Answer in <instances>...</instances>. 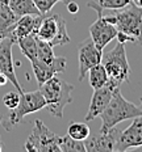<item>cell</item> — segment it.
I'll return each instance as SVG.
<instances>
[{
  "label": "cell",
  "mask_w": 142,
  "mask_h": 152,
  "mask_svg": "<svg viewBox=\"0 0 142 152\" xmlns=\"http://www.w3.org/2000/svg\"><path fill=\"white\" fill-rule=\"evenodd\" d=\"M30 63L38 85L43 84L46 80H49L53 76L65 72L66 66H67V61H66L65 56H55L52 63H43L38 61V59H36V61Z\"/></svg>",
  "instance_id": "13"
},
{
  "label": "cell",
  "mask_w": 142,
  "mask_h": 152,
  "mask_svg": "<svg viewBox=\"0 0 142 152\" xmlns=\"http://www.w3.org/2000/svg\"><path fill=\"white\" fill-rule=\"evenodd\" d=\"M43 107H46V101L40 89L33 92H23V93H20L18 105L11 110V113L8 115V121L3 122V126L5 127L7 131H9L11 127L23 122V119L28 114L40 112Z\"/></svg>",
  "instance_id": "4"
},
{
  "label": "cell",
  "mask_w": 142,
  "mask_h": 152,
  "mask_svg": "<svg viewBox=\"0 0 142 152\" xmlns=\"http://www.w3.org/2000/svg\"><path fill=\"white\" fill-rule=\"evenodd\" d=\"M34 4H36V7L38 8V11L41 12L42 15H46L47 12L52 11V8L54 7L57 3L62 1L65 3V4H67L70 0H33Z\"/></svg>",
  "instance_id": "24"
},
{
  "label": "cell",
  "mask_w": 142,
  "mask_h": 152,
  "mask_svg": "<svg viewBox=\"0 0 142 152\" xmlns=\"http://www.w3.org/2000/svg\"><path fill=\"white\" fill-rule=\"evenodd\" d=\"M142 115V107L129 102L120 92V88L115 91L109 104L100 114L102 117V127L100 131H108L109 129L117 126L125 119H133Z\"/></svg>",
  "instance_id": "2"
},
{
  "label": "cell",
  "mask_w": 142,
  "mask_h": 152,
  "mask_svg": "<svg viewBox=\"0 0 142 152\" xmlns=\"http://www.w3.org/2000/svg\"><path fill=\"white\" fill-rule=\"evenodd\" d=\"M1 119H3V118H1V115H0V125H1Z\"/></svg>",
  "instance_id": "31"
},
{
  "label": "cell",
  "mask_w": 142,
  "mask_h": 152,
  "mask_svg": "<svg viewBox=\"0 0 142 152\" xmlns=\"http://www.w3.org/2000/svg\"><path fill=\"white\" fill-rule=\"evenodd\" d=\"M138 147H142V115L133 118V122L128 129L120 131L116 151L124 152Z\"/></svg>",
  "instance_id": "12"
},
{
  "label": "cell",
  "mask_w": 142,
  "mask_h": 152,
  "mask_svg": "<svg viewBox=\"0 0 142 152\" xmlns=\"http://www.w3.org/2000/svg\"><path fill=\"white\" fill-rule=\"evenodd\" d=\"M8 5L17 17H21L24 15H42L33 0H9Z\"/></svg>",
  "instance_id": "16"
},
{
  "label": "cell",
  "mask_w": 142,
  "mask_h": 152,
  "mask_svg": "<svg viewBox=\"0 0 142 152\" xmlns=\"http://www.w3.org/2000/svg\"><path fill=\"white\" fill-rule=\"evenodd\" d=\"M116 39L118 42H122V43H126V42H135V39L133 37L128 36V34L122 33V31H117V36H116Z\"/></svg>",
  "instance_id": "26"
},
{
  "label": "cell",
  "mask_w": 142,
  "mask_h": 152,
  "mask_svg": "<svg viewBox=\"0 0 142 152\" xmlns=\"http://www.w3.org/2000/svg\"><path fill=\"white\" fill-rule=\"evenodd\" d=\"M58 139L59 135L46 127L41 119H36L32 134L25 142V150L29 152H61Z\"/></svg>",
  "instance_id": "6"
},
{
  "label": "cell",
  "mask_w": 142,
  "mask_h": 152,
  "mask_svg": "<svg viewBox=\"0 0 142 152\" xmlns=\"http://www.w3.org/2000/svg\"><path fill=\"white\" fill-rule=\"evenodd\" d=\"M43 16L45 15H24L21 17H18L17 21L15 23V28L12 30L11 38L15 42H17V39H20L25 36H29V34L36 36Z\"/></svg>",
  "instance_id": "14"
},
{
  "label": "cell",
  "mask_w": 142,
  "mask_h": 152,
  "mask_svg": "<svg viewBox=\"0 0 142 152\" xmlns=\"http://www.w3.org/2000/svg\"><path fill=\"white\" fill-rule=\"evenodd\" d=\"M95 5H97L100 9H108V11H115V9H121L126 7L130 3V0H91Z\"/></svg>",
  "instance_id": "23"
},
{
  "label": "cell",
  "mask_w": 142,
  "mask_h": 152,
  "mask_svg": "<svg viewBox=\"0 0 142 152\" xmlns=\"http://www.w3.org/2000/svg\"><path fill=\"white\" fill-rule=\"evenodd\" d=\"M3 150V145H1V142H0V151Z\"/></svg>",
  "instance_id": "30"
},
{
  "label": "cell",
  "mask_w": 142,
  "mask_h": 152,
  "mask_svg": "<svg viewBox=\"0 0 142 152\" xmlns=\"http://www.w3.org/2000/svg\"><path fill=\"white\" fill-rule=\"evenodd\" d=\"M58 145H59V151L61 152H86L84 142L72 139L70 135L59 137Z\"/></svg>",
  "instance_id": "19"
},
{
  "label": "cell",
  "mask_w": 142,
  "mask_h": 152,
  "mask_svg": "<svg viewBox=\"0 0 142 152\" xmlns=\"http://www.w3.org/2000/svg\"><path fill=\"white\" fill-rule=\"evenodd\" d=\"M103 59V51L96 47L91 37L80 43L78 51V61H79V75L78 80L82 81L86 77L88 69L93 66L102 63Z\"/></svg>",
  "instance_id": "9"
},
{
  "label": "cell",
  "mask_w": 142,
  "mask_h": 152,
  "mask_svg": "<svg viewBox=\"0 0 142 152\" xmlns=\"http://www.w3.org/2000/svg\"><path fill=\"white\" fill-rule=\"evenodd\" d=\"M18 101H20V93H18L17 91L8 92V93H5L4 97H3V104H4L5 107H8L9 110L15 109V107L18 105Z\"/></svg>",
  "instance_id": "25"
},
{
  "label": "cell",
  "mask_w": 142,
  "mask_h": 152,
  "mask_svg": "<svg viewBox=\"0 0 142 152\" xmlns=\"http://www.w3.org/2000/svg\"><path fill=\"white\" fill-rule=\"evenodd\" d=\"M17 43L20 46L21 53L29 59V62H33L37 59V38L33 34L25 36L20 39H17Z\"/></svg>",
  "instance_id": "18"
},
{
  "label": "cell",
  "mask_w": 142,
  "mask_h": 152,
  "mask_svg": "<svg viewBox=\"0 0 142 152\" xmlns=\"http://www.w3.org/2000/svg\"><path fill=\"white\" fill-rule=\"evenodd\" d=\"M71 42V38L67 33V28H66V21L65 18H61L59 21V28H58V31H57L55 37L50 41V45L53 47L54 46H62V45H66V43H70Z\"/></svg>",
  "instance_id": "22"
},
{
  "label": "cell",
  "mask_w": 142,
  "mask_h": 152,
  "mask_svg": "<svg viewBox=\"0 0 142 152\" xmlns=\"http://www.w3.org/2000/svg\"><path fill=\"white\" fill-rule=\"evenodd\" d=\"M0 74H1V72H0Z\"/></svg>",
  "instance_id": "33"
},
{
  "label": "cell",
  "mask_w": 142,
  "mask_h": 152,
  "mask_svg": "<svg viewBox=\"0 0 142 152\" xmlns=\"http://www.w3.org/2000/svg\"><path fill=\"white\" fill-rule=\"evenodd\" d=\"M66 7H67V11L70 12V13H72V15H75V13H78L79 12V5L75 1H71L70 0V1L66 4Z\"/></svg>",
  "instance_id": "27"
},
{
  "label": "cell",
  "mask_w": 142,
  "mask_h": 152,
  "mask_svg": "<svg viewBox=\"0 0 142 152\" xmlns=\"http://www.w3.org/2000/svg\"><path fill=\"white\" fill-rule=\"evenodd\" d=\"M102 63L109 79L118 81L121 84L124 81H129L130 67H129L128 58H126L125 43L117 42L113 50H110L107 54H103Z\"/></svg>",
  "instance_id": "5"
},
{
  "label": "cell",
  "mask_w": 142,
  "mask_h": 152,
  "mask_svg": "<svg viewBox=\"0 0 142 152\" xmlns=\"http://www.w3.org/2000/svg\"><path fill=\"white\" fill-rule=\"evenodd\" d=\"M90 134H91L90 126L83 122H74L67 129V135H70L72 139H77V140H82V142L86 140Z\"/></svg>",
  "instance_id": "20"
},
{
  "label": "cell",
  "mask_w": 142,
  "mask_h": 152,
  "mask_svg": "<svg viewBox=\"0 0 142 152\" xmlns=\"http://www.w3.org/2000/svg\"><path fill=\"white\" fill-rule=\"evenodd\" d=\"M15 41L9 37H4L0 39V72L7 76L8 81H11L15 89L18 93H23V88L17 80V76L15 72L13 58H12V46Z\"/></svg>",
  "instance_id": "11"
},
{
  "label": "cell",
  "mask_w": 142,
  "mask_h": 152,
  "mask_svg": "<svg viewBox=\"0 0 142 152\" xmlns=\"http://www.w3.org/2000/svg\"><path fill=\"white\" fill-rule=\"evenodd\" d=\"M108 23L113 24L118 31L133 37L135 42L142 45V8L129 3L121 9H115L109 13H103Z\"/></svg>",
  "instance_id": "3"
},
{
  "label": "cell",
  "mask_w": 142,
  "mask_h": 152,
  "mask_svg": "<svg viewBox=\"0 0 142 152\" xmlns=\"http://www.w3.org/2000/svg\"><path fill=\"white\" fill-rule=\"evenodd\" d=\"M61 18H62L61 16L57 13L43 16L42 21H41V24L38 26V30H37V33H36V37L42 41H46V42H50V41L55 37L57 31H58Z\"/></svg>",
  "instance_id": "15"
},
{
  "label": "cell",
  "mask_w": 142,
  "mask_h": 152,
  "mask_svg": "<svg viewBox=\"0 0 142 152\" xmlns=\"http://www.w3.org/2000/svg\"><path fill=\"white\" fill-rule=\"evenodd\" d=\"M121 83L112 79H108L105 84L103 85L99 89H93V94L91 97V102H90V107H88L87 115L84 118L86 122H91L93 121L96 117H100V114L104 112V109L107 107V105L109 104L110 99H112L115 91L120 88Z\"/></svg>",
  "instance_id": "7"
},
{
  "label": "cell",
  "mask_w": 142,
  "mask_h": 152,
  "mask_svg": "<svg viewBox=\"0 0 142 152\" xmlns=\"http://www.w3.org/2000/svg\"><path fill=\"white\" fill-rule=\"evenodd\" d=\"M97 18L95 23L91 24L90 26V34L91 39L99 50H104L110 41H113L117 36V28L113 24L108 23L105 18L103 17V11H97Z\"/></svg>",
  "instance_id": "10"
},
{
  "label": "cell",
  "mask_w": 142,
  "mask_h": 152,
  "mask_svg": "<svg viewBox=\"0 0 142 152\" xmlns=\"http://www.w3.org/2000/svg\"><path fill=\"white\" fill-rule=\"evenodd\" d=\"M72 89L74 87L71 84L66 83L57 75L40 85V92L45 97L46 107L52 115L57 117V118L63 117L65 107L72 102Z\"/></svg>",
  "instance_id": "1"
},
{
  "label": "cell",
  "mask_w": 142,
  "mask_h": 152,
  "mask_svg": "<svg viewBox=\"0 0 142 152\" xmlns=\"http://www.w3.org/2000/svg\"><path fill=\"white\" fill-rule=\"evenodd\" d=\"M130 3H132V4H134L135 7L142 8V0H130Z\"/></svg>",
  "instance_id": "29"
},
{
  "label": "cell",
  "mask_w": 142,
  "mask_h": 152,
  "mask_svg": "<svg viewBox=\"0 0 142 152\" xmlns=\"http://www.w3.org/2000/svg\"><path fill=\"white\" fill-rule=\"evenodd\" d=\"M87 75H88V80H90V85L92 87V89H99V88H102L109 79L103 63H99V64L91 67L88 69Z\"/></svg>",
  "instance_id": "17"
},
{
  "label": "cell",
  "mask_w": 142,
  "mask_h": 152,
  "mask_svg": "<svg viewBox=\"0 0 142 152\" xmlns=\"http://www.w3.org/2000/svg\"><path fill=\"white\" fill-rule=\"evenodd\" d=\"M120 135V130L115 127L108 131H99L97 134H90L84 142L86 152H113Z\"/></svg>",
  "instance_id": "8"
},
{
  "label": "cell",
  "mask_w": 142,
  "mask_h": 152,
  "mask_svg": "<svg viewBox=\"0 0 142 152\" xmlns=\"http://www.w3.org/2000/svg\"><path fill=\"white\" fill-rule=\"evenodd\" d=\"M54 58L55 55L53 51V46L46 41L37 38V59L43 63H52L54 61Z\"/></svg>",
  "instance_id": "21"
},
{
  "label": "cell",
  "mask_w": 142,
  "mask_h": 152,
  "mask_svg": "<svg viewBox=\"0 0 142 152\" xmlns=\"http://www.w3.org/2000/svg\"><path fill=\"white\" fill-rule=\"evenodd\" d=\"M141 107H142V97H141Z\"/></svg>",
  "instance_id": "32"
},
{
  "label": "cell",
  "mask_w": 142,
  "mask_h": 152,
  "mask_svg": "<svg viewBox=\"0 0 142 152\" xmlns=\"http://www.w3.org/2000/svg\"><path fill=\"white\" fill-rule=\"evenodd\" d=\"M7 81H8L7 76H5L4 74H0V87H3V85H5V84H7Z\"/></svg>",
  "instance_id": "28"
}]
</instances>
